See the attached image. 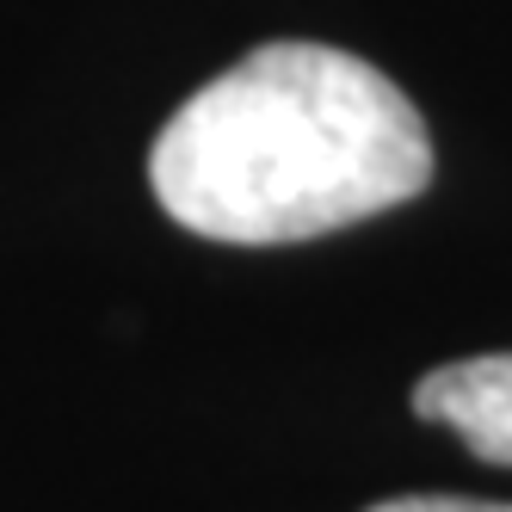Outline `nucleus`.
Wrapping results in <instances>:
<instances>
[{"mask_svg":"<svg viewBox=\"0 0 512 512\" xmlns=\"http://www.w3.org/2000/svg\"><path fill=\"white\" fill-rule=\"evenodd\" d=\"M414 414L451 426L482 463L512 469V352L438 364L414 383Z\"/></svg>","mask_w":512,"mask_h":512,"instance_id":"f03ea898","label":"nucleus"},{"mask_svg":"<svg viewBox=\"0 0 512 512\" xmlns=\"http://www.w3.org/2000/svg\"><path fill=\"white\" fill-rule=\"evenodd\" d=\"M149 186L229 247L315 241L432 186V136L383 68L334 44H260L155 136Z\"/></svg>","mask_w":512,"mask_h":512,"instance_id":"f257e3e1","label":"nucleus"},{"mask_svg":"<svg viewBox=\"0 0 512 512\" xmlns=\"http://www.w3.org/2000/svg\"><path fill=\"white\" fill-rule=\"evenodd\" d=\"M371 512H512L506 500H463V494H401V500H377Z\"/></svg>","mask_w":512,"mask_h":512,"instance_id":"7ed1b4c3","label":"nucleus"}]
</instances>
